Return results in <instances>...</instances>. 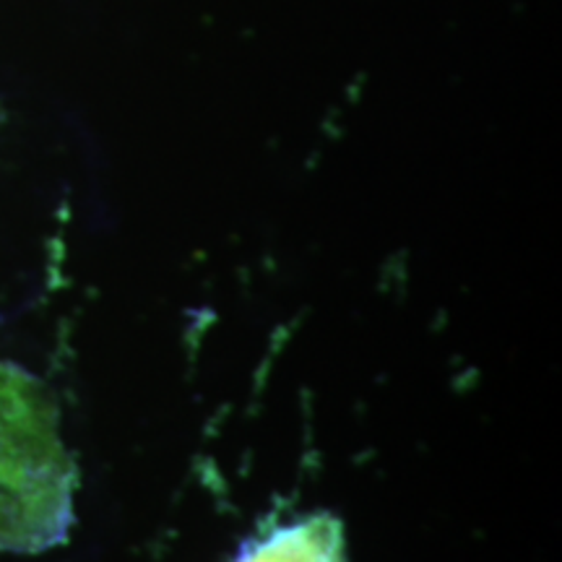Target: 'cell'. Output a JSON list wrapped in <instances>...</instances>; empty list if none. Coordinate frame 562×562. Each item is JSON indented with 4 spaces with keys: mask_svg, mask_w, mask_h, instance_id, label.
<instances>
[{
    "mask_svg": "<svg viewBox=\"0 0 562 562\" xmlns=\"http://www.w3.org/2000/svg\"><path fill=\"white\" fill-rule=\"evenodd\" d=\"M76 469L58 412L24 370L0 362V552H42L74 524Z\"/></svg>",
    "mask_w": 562,
    "mask_h": 562,
    "instance_id": "1",
    "label": "cell"
},
{
    "mask_svg": "<svg viewBox=\"0 0 562 562\" xmlns=\"http://www.w3.org/2000/svg\"><path fill=\"white\" fill-rule=\"evenodd\" d=\"M235 562H349L344 526L328 513H315L248 544Z\"/></svg>",
    "mask_w": 562,
    "mask_h": 562,
    "instance_id": "2",
    "label": "cell"
}]
</instances>
